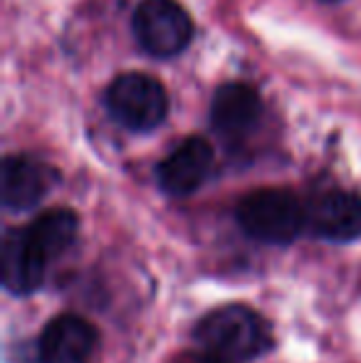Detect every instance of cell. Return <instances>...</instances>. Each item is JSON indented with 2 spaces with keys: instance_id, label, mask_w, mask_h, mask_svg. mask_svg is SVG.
<instances>
[{
  "instance_id": "1",
  "label": "cell",
  "mask_w": 361,
  "mask_h": 363,
  "mask_svg": "<svg viewBox=\"0 0 361 363\" xmlns=\"http://www.w3.org/2000/svg\"><path fill=\"white\" fill-rule=\"evenodd\" d=\"M77 216L52 208L28 228H13L3 238V287L15 296L43 287L50 264L60 259L77 238Z\"/></svg>"
},
{
  "instance_id": "2",
  "label": "cell",
  "mask_w": 361,
  "mask_h": 363,
  "mask_svg": "<svg viewBox=\"0 0 361 363\" xmlns=\"http://www.w3.org/2000/svg\"><path fill=\"white\" fill-rule=\"evenodd\" d=\"M196 341L208 356L226 363L260 359L274 344L270 324L243 304L208 311L196 324Z\"/></svg>"
},
{
  "instance_id": "3",
  "label": "cell",
  "mask_w": 361,
  "mask_h": 363,
  "mask_svg": "<svg viewBox=\"0 0 361 363\" xmlns=\"http://www.w3.org/2000/svg\"><path fill=\"white\" fill-rule=\"evenodd\" d=\"M235 218L248 238L265 245H289L307 228V208L282 188L252 191L238 203Z\"/></svg>"
},
{
  "instance_id": "4",
  "label": "cell",
  "mask_w": 361,
  "mask_h": 363,
  "mask_svg": "<svg viewBox=\"0 0 361 363\" xmlns=\"http://www.w3.org/2000/svg\"><path fill=\"white\" fill-rule=\"evenodd\" d=\"M106 109L131 131H151L169 114V94L164 84L141 72L119 74L106 89Z\"/></svg>"
},
{
  "instance_id": "5",
  "label": "cell",
  "mask_w": 361,
  "mask_h": 363,
  "mask_svg": "<svg viewBox=\"0 0 361 363\" xmlns=\"http://www.w3.org/2000/svg\"><path fill=\"white\" fill-rule=\"evenodd\" d=\"M134 35L154 57H174L193 38V23L176 0H144L134 13Z\"/></svg>"
},
{
  "instance_id": "6",
  "label": "cell",
  "mask_w": 361,
  "mask_h": 363,
  "mask_svg": "<svg viewBox=\"0 0 361 363\" xmlns=\"http://www.w3.org/2000/svg\"><path fill=\"white\" fill-rule=\"evenodd\" d=\"M60 173L33 156H8L0 171V198L5 211H33L50 196Z\"/></svg>"
},
{
  "instance_id": "7",
  "label": "cell",
  "mask_w": 361,
  "mask_h": 363,
  "mask_svg": "<svg viewBox=\"0 0 361 363\" xmlns=\"http://www.w3.org/2000/svg\"><path fill=\"white\" fill-rule=\"evenodd\" d=\"M213 146L206 139L191 136L169 153L156 168V178L169 196H191L206 183L213 171Z\"/></svg>"
},
{
  "instance_id": "8",
  "label": "cell",
  "mask_w": 361,
  "mask_h": 363,
  "mask_svg": "<svg viewBox=\"0 0 361 363\" xmlns=\"http://www.w3.org/2000/svg\"><path fill=\"white\" fill-rule=\"evenodd\" d=\"M307 228L327 242H354L361 238V196L327 191L307 208Z\"/></svg>"
},
{
  "instance_id": "9",
  "label": "cell",
  "mask_w": 361,
  "mask_h": 363,
  "mask_svg": "<svg viewBox=\"0 0 361 363\" xmlns=\"http://www.w3.org/2000/svg\"><path fill=\"white\" fill-rule=\"evenodd\" d=\"M94 349V326L74 314H62L52 319L38 339L40 363H87Z\"/></svg>"
},
{
  "instance_id": "10",
  "label": "cell",
  "mask_w": 361,
  "mask_h": 363,
  "mask_svg": "<svg viewBox=\"0 0 361 363\" xmlns=\"http://www.w3.org/2000/svg\"><path fill=\"white\" fill-rule=\"evenodd\" d=\"M262 116V101L257 91L248 84H223L213 96L211 121L213 129L226 139H243L257 126Z\"/></svg>"
},
{
  "instance_id": "11",
  "label": "cell",
  "mask_w": 361,
  "mask_h": 363,
  "mask_svg": "<svg viewBox=\"0 0 361 363\" xmlns=\"http://www.w3.org/2000/svg\"><path fill=\"white\" fill-rule=\"evenodd\" d=\"M329 3H334V0H329Z\"/></svg>"
}]
</instances>
